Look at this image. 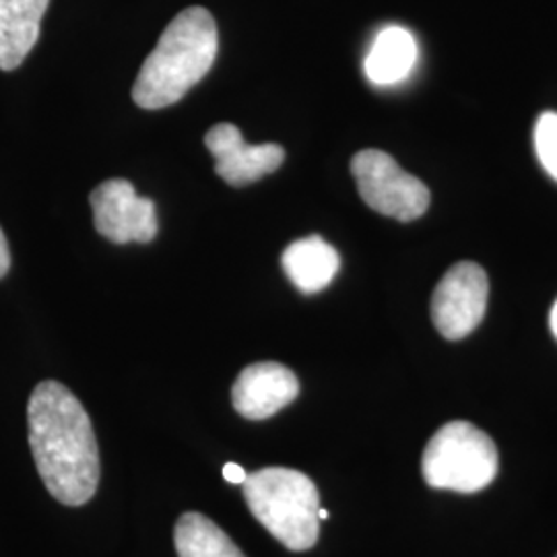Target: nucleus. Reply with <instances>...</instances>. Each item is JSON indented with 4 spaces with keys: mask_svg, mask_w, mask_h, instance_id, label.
I'll use <instances>...</instances> for the list:
<instances>
[{
    "mask_svg": "<svg viewBox=\"0 0 557 557\" xmlns=\"http://www.w3.org/2000/svg\"><path fill=\"white\" fill-rule=\"evenodd\" d=\"M89 202L98 234L114 244H149L160 232L156 202L139 197L128 180L101 182L91 190Z\"/></svg>",
    "mask_w": 557,
    "mask_h": 557,
    "instance_id": "423d86ee",
    "label": "nucleus"
},
{
    "mask_svg": "<svg viewBox=\"0 0 557 557\" xmlns=\"http://www.w3.org/2000/svg\"><path fill=\"white\" fill-rule=\"evenodd\" d=\"M535 149L543 170L557 182V114L545 112L535 124Z\"/></svg>",
    "mask_w": 557,
    "mask_h": 557,
    "instance_id": "4468645a",
    "label": "nucleus"
},
{
    "mask_svg": "<svg viewBox=\"0 0 557 557\" xmlns=\"http://www.w3.org/2000/svg\"><path fill=\"white\" fill-rule=\"evenodd\" d=\"M50 0H0V71H15L38 44Z\"/></svg>",
    "mask_w": 557,
    "mask_h": 557,
    "instance_id": "9d476101",
    "label": "nucleus"
},
{
    "mask_svg": "<svg viewBox=\"0 0 557 557\" xmlns=\"http://www.w3.org/2000/svg\"><path fill=\"white\" fill-rule=\"evenodd\" d=\"M281 264L301 294H319L337 277L341 257L326 239L308 236L285 248Z\"/></svg>",
    "mask_w": 557,
    "mask_h": 557,
    "instance_id": "9b49d317",
    "label": "nucleus"
},
{
    "mask_svg": "<svg viewBox=\"0 0 557 557\" xmlns=\"http://www.w3.org/2000/svg\"><path fill=\"white\" fill-rule=\"evenodd\" d=\"M178 557H246L211 518L200 512H186L174 529Z\"/></svg>",
    "mask_w": 557,
    "mask_h": 557,
    "instance_id": "ddd939ff",
    "label": "nucleus"
},
{
    "mask_svg": "<svg viewBox=\"0 0 557 557\" xmlns=\"http://www.w3.org/2000/svg\"><path fill=\"white\" fill-rule=\"evenodd\" d=\"M549 324H552V333H554V337L557 338V299L556 304H554V308H552V317H549Z\"/></svg>",
    "mask_w": 557,
    "mask_h": 557,
    "instance_id": "f3484780",
    "label": "nucleus"
},
{
    "mask_svg": "<svg viewBox=\"0 0 557 557\" xmlns=\"http://www.w3.org/2000/svg\"><path fill=\"white\" fill-rule=\"evenodd\" d=\"M421 471L434 490L475 494L496 479L498 450L494 440L473 423L450 421L428 442Z\"/></svg>",
    "mask_w": 557,
    "mask_h": 557,
    "instance_id": "20e7f679",
    "label": "nucleus"
},
{
    "mask_svg": "<svg viewBox=\"0 0 557 557\" xmlns=\"http://www.w3.org/2000/svg\"><path fill=\"white\" fill-rule=\"evenodd\" d=\"M418 62V41L405 27H384L372 44L363 69L370 83L391 87L407 79Z\"/></svg>",
    "mask_w": 557,
    "mask_h": 557,
    "instance_id": "f8f14e48",
    "label": "nucleus"
},
{
    "mask_svg": "<svg viewBox=\"0 0 557 557\" xmlns=\"http://www.w3.org/2000/svg\"><path fill=\"white\" fill-rule=\"evenodd\" d=\"M490 281L475 262H458L438 283L432 298V320L440 335L458 341L471 335L487 310Z\"/></svg>",
    "mask_w": 557,
    "mask_h": 557,
    "instance_id": "0eeeda50",
    "label": "nucleus"
},
{
    "mask_svg": "<svg viewBox=\"0 0 557 557\" xmlns=\"http://www.w3.org/2000/svg\"><path fill=\"white\" fill-rule=\"evenodd\" d=\"M299 395L296 374L277 361H259L239 372L232 388V403L250 421L273 418Z\"/></svg>",
    "mask_w": 557,
    "mask_h": 557,
    "instance_id": "1a4fd4ad",
    "label": "nucleus"
},
{
    "mask_svg": "<svg viewBox=\"0 0 557 557\" xmlns=\"http://www.w3.org/2000/svg\"><path fill=\"white\" fill-rule=\"evenodd\" d=\"M220 50L213 15L202 7H188L170 21L158 46L140 66L133 100L143 110L178 103L211 71Z\"/></svg>",
    "mask_w": 557,
    "mask_h": 557,
    "instance_id": "f03ea898",
    "label": "nucleus"
},
{
    "mask_svg": "<svg viewBox=\"0 0 557 557\" xmlns=\"http://www.w3.org/2000/svg\"><path fill=\"white\" fill-rule=\"evenodd\" d=\"M29 446L38 473L64 506H83L100 485V448L79 398L57 380L40 382L27 405Z\"/></svg>",
    "mask_w": 557,
    "mask_h": 557,
    "instance_id": "f257e3e1",
    "label": "nucleus"
},
{
    "mask_svg": "<svg viewBox=\"0 0 557 557\" xmlns=\"http://www.w3.org/2000/svg\"><path fill=\"white\" fill-rule=\"evenodd\" d=\"M244 499L260 524L292 552L312 549L320 533L314 481L283 467L260 469L242 483Z\"/></svg>",
    "mask_w": 557,
    "mask_h": 557,
    "instance_id": "7ed1b4c3",
    "label": "nucleus"
},
{
    "mask_svg": "<svg viewBox=\"0 0 557 557\" xmlns=\"http://www.w3.org/2000/svg\"><path fill=\"white\" fill-rule=\"evenodd\" d=\"M359 197L380 215L397 221L419 220L430 207L428 186L405 172L395 158L379 149L359 151L351 160Z\"/></svg>",
    "mask_w": 557,
    "mask_h": 557,
    "instance_id": "39448f33",
    "label": "nucleus"
},
{
    "mask_svg": "<svg viewBox=\"0 0 557 557\" xmlns=\"http://www.w3.org/2000/svg\"><path fill=\"white\" fill-rule=\"evenodd\" d=\"M246 471L236 465V462H227L225 467H223V479L227 481V483H234V485H242L244 481H246Z\"/></svg>",
    "mask_w": 557,
    "mask_h": 557,
    "instance_id": "2eb2a0df",
    "label": "nucleus"
},
{
    "mask_svg": "<svg viewBox=\"0 0 557 557\" xmlns=\"http://www.w3.org/2000/svg\"><path fill=\"white\" fill-rule=\"evenodd\" d=\"M9 269H11L9 242H7V236H4V232H2V227H0V278L9 273Z\"/></svg>",
    "mask_w": 557,
    "mask_h": 557,
    "instance_id": "dca6fc26",
    "label": "nucleus"
},
{
    "mask_svg": "<svg viewBox=\"0 0 557 557\" xmlns=\"http://www.w3.org/2000/svg\"><path fill=\"white\" fill-rule=\"evenodd\" d=\"M205 147L215 158V174L234 188L264 178L285 161V149L277 143L248 145L238 126L220 122L205 135Z\"/></svg>",
    "mask_w": 557,
    "mask_h": 557,
    "instance_id": "6e6552de",
    "label": "nucleus"
},
{
    "mask_svg": "<svg viewBox=\"0 0 557 557\" xmlns=\"http://www.w3.org/2000/svg\"><path fill=\"white\" fill-rule=\"evenodd\" d=\"M331 517L329 515V510H324V508H319V520H326V518Z\"/></svg>",
    "mask_w": 557,
    "mask_h": 557,
    "instance_id": "a211bd4d",
    "label": "nucleus"
}]
</instances>
